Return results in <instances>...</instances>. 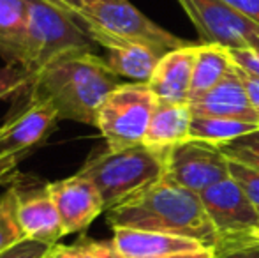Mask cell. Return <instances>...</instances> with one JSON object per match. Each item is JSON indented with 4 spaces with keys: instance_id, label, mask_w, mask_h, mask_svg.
Wrapping results in <instances>:
<instances>
[{
    "instance_id": "obj_18",
    "label": "cell",
    "mask_w": 259,
    "mask_h": 258,
    "mask_svg": "<svg viewBox=\"0 0 259 258\" xmlns=\"http://www.w3.org/2000/svg\"><path fill=\"white\" fill-rule=\"evenodd\" d=\"M235 69V62L228 48L219 45H198L194 60V71H192L191 92H189V103L205 96L210 89H213L219 82L226 78Z\"/></svg>"
},
{
    "instance_id": "obj_3",
    "label": "cell",
    "mask_w": 259,
    "mask_h": 258,
    "mask_svg": "<svg viewBox=\"0 0 259 258\" xmlns=\"http://www.w3.org/2000/svg\"><path fill=\"white\" fill-rule=\"evenodd\" d=\"M166 152L141 143L123 151H104L79 168L103 196L109 210L166 175ZM104 210V212H106Z\"/></svg>"
},
{
    "instance_id": "obj_9",
    "label": "cell",
    "mask_w": 259,
    "mask_h": 258,
    "mask_svg": "<svg viewBox=\"0 0 259 258\" xmlns=\"http://www.w3.org/2000/svg\"><path fill=\"white\" fill-rule=\"evenodd\" d=\"M166 179L201 195L229 177V159L221 147L206 141L187 140L166 152Z\"/></svg>"
},
{
    "instance_id": "obj_20",
    "label": "cell",
    "mask_w": 259,
    "mask_h": 258,
    "mask_svg": "<svg viewBox=\"0 0 259 258\" xmlns=\"http://www.w3.org/2000/svg\"><path fill=\"white\" fill-rule=\"evenodd\" d=\"M259 129L256 122L238 121V119H226V117H205V115H194L191 122V133L189 140L206 141V143L222 145L243 136V134L254 133Z\"/></svg>"
},
{
    "instance_id": "obj_10",
    "label": "cell",
    "mask_w": 259,
    "mask_h": 258,
    "mask_svg": "<svg viewBox=\"0 0 259 258\" xmlns=\"http://www.w3.org/2000/svg\"><path fill=\"white\" fill-rule=\"evenodd\" d=\"M199 196L211 225L221 235L219 248L245 235L259 225L257 210L254 209L242 188L231 179V175L208 188Z\"/></svg>"
},
{
    "instance_id": "obj_24",
    "label": "cell",
    "mask_w": 259,
    "mask_h": 258,
    "mask_svg": "<svg viewBox=\"0 0 259 258\" xmlns=\"http://www.w3.org/2000/svg\"><path fill=\"white\" fill-rule=\"evenodd\" d=\"M32 82V76L23 67L14 64H6L0 67V101L13 97L27 89Z\"/></svg>"
},
{
    "instance_id": "obj_19",
    "label": "cell",
    "mask_w": 259,
    "mask_h": 258,
    "mask_svg": "<svg viewBox=\"0 0 259 258\" xmlns=\"http://www.w3.org/2000/svg\"><path fill=\"white\" fill-rule=\"evenodd\" d=\"M27 43V0H0V55L23 65Z\"/></svg>"
},
{
    "instance_id": "obj_36",
    "label": "cell",
    "mask_w": 259,
    "mask_h": 258,
    "mask_svg": "<svg viewBox=\"0 0 259 258\" xmlns=\"http://www.w3.org/2000/svg\"><path fill=\"white\" fill-rule=\"evenodd\" d=\"M50 258H52V255H50Z\"/></svg>"
},
{
    "instance_id": "obj_16",
    "label": "cell",
    "mask_w": 259,
    "mask_h": 258,
    "mask_svg": "<svg viewBox=\"0 0 259 258\" xmlns=\"http://www.w3.org/2000/svg\"><path fill=\"white\" fill-rule=\"evenodd\" d=\"M96 45L106 50L104 60L116 76L138 83H148L159 60L162 59L155 50L138 43L103 38Z\"/></svg>"
},
{
    "instance_id": "obj_33",
    "label": "cell",
    "mask_w": 259,
    "mask_h": 258,
    "mask_svg": "<svg viewBox=\"0 0 259 258\" xmlns=\"http://www.w3.org/2000/svg\"><path fill=\"white\" fill-rule=\"evenodd\" d=\"M53 6L60 7L62 11H65L67 14H71L72 18L78 16L81 11H85L94 0H48Z\"/></svg>"
},
{
    "instance_id": "obj_26",
    "label": "cell",
    "mask_w": 259,
    "mask_h": 258,
    "mask_svg": "<svg viewBox=\"0 0 259 258\" xmlns=\"http://www.w3.org/2000/svg\"><path fill=\"white\" fill-rule=\"evenodd\" d=\"M252 249H257L259 251V225L256 228H252L250 232H247L245 235H242V237L222 244L221 248L217 249V255L219 258H226L229 255H235V253L252 251Z\"/></svg>"
},
{
    "instance_id": "obj_21",
    "label": "cell",
    "mask_w": 259,
    "mask_h": 258,
    "mask_svg": "<svg viewBox=\"0 0 259 258\" xmlns=\"http://www.w3.org/2000/svg\"><path fill=\"white\" fill-rule=\"evenodd\" d=\"M18 202H20V186H9L0 195V253L25 241L18 221Z\"/></svg>"
},
{
    "instance_id": "obj_11",
    "label": "cell",
    "mask_w": 259,
    "mask_h": 258,
    "mask_svg": "<svg viewBox=\"0 0 259 258\" xmlns=\"http://www.w3.org/2000/svg\"><path fill=\"white\" fill-rule=\"evenodd\" d=\"M46 190L57 205L65 235L85 232L106 210L99 190L79 173L46 184Z\"/></svg>"
},
{
    "instance_id": "obj_34",
    "label": "cell",
    "mask_w": 259,
    "mask_h": 258,
    "mask_svg": "<svg viewBox=\"0 0 259 258\" xmlns=\"http://www.w3.org/2000/svg\"><path fill=\"white\" fill-rule=\"evenodd\" d=\"M155 258H219V255L213 248H201V249H194V251L171 253V255L155 256Z\"/></svg>"
},
{
    "instance_id": "obj_1",
    "label": "cell",
    "mask_w": 259,
    "mask_h": 258,
    "mask_svg": "<svg viewBox=\"0 0 259 258\" xmlns=\"http://www.w3.org/2000/svg\"><path fill=\"white\" fill-rule=\"evenodd\" d=\"M106 221L111 228H133L196 239L213 249L221 244V235L208 217L201 196L166 177L106 210Z\"/></svg>"
},
{
    "instance_id": "obj_15",
    "label": "cell",
    "mask_w": 259,
    "mask_h": 258,
    "mask_svg": "<svg viewBox=\"0 0 259 258\" xmlns=\"http://www.w3.org/2000/svg\"><path fill=\"white\" fill-rule=\"evenodd\" d=\"M113 244L127 258H155L206 248L196 239L133 228H113Z\"/></svg>"
},
{
    "instance_id": "obj_7",
    "label": "cell",
    "mask_w": 259,
    "mask_h": 258,
    "mask_svg": "<svg viewBox=\"0 0 259 258\" xmlns=\"http://www.w3.org/2000/svg\"><path fill=\"white\" fill-rule=\"evenodd\" d=\"M192 21L201 45L228 50L259 48V25L240 14L224 0H177Z\"/></svg>"
},
{
    "instance_id": "obj_31",
    "label": "cell",
    "mask_w": 259,
    "mask_h": 258,
    "mask_svg": "<svg viewBox=\"0 0 259 258\" xmlns=\"http://www.w3.org/2000/svg\"><path fill=\"white\" fill-rule=\"evenodd\" d=\"M87 244H89L90 251L96 258H127L123 253L118 251V248L113 244V241H90L89 239Z\"/></svg>"
},
{
    "instance_id": "obj_17",
    "label": "cell",
    "mask_w": 259,
    "mask_h": 258,
    "mask_svg": "<svg viewBox=\"0 0 259 258\" xmlns=\"http://www.w3.org/2000/svg\"><path fill=\"white\" fill-rule=\"evenodd\" d=\"M192 117L194 114L189 103L157 101L143 143L157 151H169L175 145L184 143L189 140Z\"/></svg>"
},
{
    "instance_id": "obj_12",
    "label": "cell",
    "mask_w": 259,
    "mask_h": 258,
    "mask_svg": "<svg viewBox=\"0 0 259 258\" xmlns=\"http://www.w3.org/2000/svg\"><path fill=\"white\" fill-rule=\"evenodd\" d=\"M198 45H187L166 53L157 64L148 87L164 103H189Z\"/></svg>"
},
{
    "instance_id": "obj_4",
    "label": "cell",
    "mask_w": 259,
    "mask_h": 258,
    "mask_svg": "<svg viewBox=\"0 0 259 258\" xmlns=\"http://www.w3.org/2000/svg\"><path fill=\"white\" fill-rule=\"evenodd\" d=\"M94 39L71 14L48 0H27V43L21 67L34 78L55 60L96 53Z\"/></svg>"
},
{
    "instance_id": "obj_25",
    "label": "cell",
    "mask_w": 259,
    "mask_h": 258,
    "mask_svg": "<svg viewBox=\"0 0 259 258\" xmlns=\"http://www.w3.org/2000/svg\"><path fill=\"white\" fill-rule=\"evenodd\" d=\"M52 249L53 246L25 239V241L18 242L16 246L0 253V258H50Z\"/></svg>"
},
{
    "instance_id": "obj_28",
    "label": "cell",
    "mask_w": 259,
    "mask_h": 258,
    "mask_svg": "<svg viewBox=\"0 0 259 258\" xmlns=\"http://www.w3.org/2000/svg\"><path fill=\"white\" fill-rule=\"evenodd\" d=\"M52 258H96L90 251L87 241H79L78 244L72 246H62L55 244L52 249Z\"/></svg>"
},
{
    "instance_id": "obj_30",
    "label": "cell",
    "mask_w": 259,
    "mask_h": 258,
    "mask_svg": "<svg viewBox=\"0 0 259 258\" xmlns=\"http://www.w3.org/2000/svg\"><path fill=\"white\" fill-rule=\"evenodd\" d=\"M238 71L240 78H242L243 85H245V90H247V96H249V101H250V106H252L254 114L257 115L259 119V78L254 75H249L247 71L243 69L236 67Z\"/></svg>"
},
{
    "instance_id": "obj_13",
    "label": "cell",
    "mask_w": 259,
    "mask_h": 258,
    "mask_svg": "<svg viewBox=\"0 0 259 258\" xmlns=\"http://www.w3.org/2000/svg\"><path fill=\"white\" fill-rule=\"evenodd\" d=\"M18 221L25 239L28 241L55 246L65 235L60 214L46 186L28 193H21L20 190Z\"/></svg>"
},
{
    "instance_id": "obj_27",
    "label": "cell",
    "mask_w": 259,
    "mask_h": 258,
    "mask_svg": "<svg viewBox=\"0 0 259 258\" xmlns=\"http://www.w3.org/2000/svg\"><path fill=\"white\" fill-rule=\"evenodd\" d=\"M231 59L236 67L243 69L249 75H254L259 78V48H240L229 50Z\"/></svg>"
},
{
    "instance_id": "obj_2",
    "label": "cell",
    "mask_w": 259,
    "mask_h": 258,
    "mask_svg": "<svg viewBox=\"0 0 259 258\" xmlns=\"http://www.w3.org/2000/svg\"><path fill=\"white\" fill-rule=\"evenodd\" d=\"M120 76L104 57L78 53L55 60L32 78L30 87L57 110L60 121L97 126L106 97L120 85Z\"/></svg>"
},
{
    "instance_id": "obj_22",
    "label": "cell",
    "mask_w": 259,
    "mask_h": 258,
    "mask_svg": "<svg viewBox=\"0 0 259 258\" xmlns=\"http://www.w3.org/2000/svg\"><path fill=\"white\" fill-rule=\"evenodd\" d=\"M221 151L226 158L259 170V129L222 145Z\"/></svg>"
},
{
    "instance_id": "obj_6",
    "label": "cell",
    "mask_w": 259,
    "mask_h": 258,
    "mask_svg": "<svg viewBox=\"0 0 259 258\" xmlns=\"http://www.w3.org/2000/svg\"><path fill=\"white\" fill-rule=\"evenodd\" d=\"M157 97L148 83H120L101 106L97 126L109 151H123L145 141Z\"/></svg>"
},
{
    "instance_id": "obj_14",
    "label": "cell",
    "mask_w": 259,
    "mask_h": 258,
    "mask_svg": "<svg viewBox=\"0 0 259 258\" xmlns=\"http://www.w3.org/2000/svg\"><path fill=\"white\" fill-rule=\"evenodd\" d=\"M189 104H191V110L194 115L238 119V121L259 124V119L250 106L245 85L236 71V65L233 72H229L222 82H219L213 89L208 90L205 96Z\"/></svg>"
},
{
    "instance_id": "obj_5",
    "label": "cell",
    "mask_w": 259,
    "mask_h": 258,
    "mask_svg": "<svg viewBox=\"0 0 259 258\" xmlns=\"http://www.w3.org/2000/svg\"><path fill=\"white\" fill-rule=\"evenodd\" d=\"M76 20L85 27L94 43L103 38L138 43L155 50L162 57L173 50L191 45L154 23L129 0H94L76 16Z\"/></svg>"
},
{
    "instance_id": "obj_29",
    "label": "cell",
    "mask_w": 259,
    "mask_h": 258,
    "mask_svg": "<svg viewBox=\"0 0 259 258\" xmlns=\"http://www.w3.org/2000/svg\"><path fill=\"white\" fill-rule=\"evenodd\" d=\"M23 158H6L0 159V186H16V180L20 179V166Z\"/></svg>"
},
{
    "instance_id": "obj_32",
    "label": "cell",
    "mask_w": 259,
    "mask_h": 258,
    "mask_svg": "<svg viewBox=\"0 0 259 258\" xmlns=\"http://www.w3.org/2000/svg\"><path fill=\"white\" fill-rule=\"evenodd\" d=\"M224 2L259 25V0H224Z\"/></svg>"
},
{
    "instance_id": "obj_8",
    "label": "cell",
    "mask_w": 259,
    "mask_h": 258,
    "mask_svg": "<svg viewBox=\"0 0 259 258\" xmlns=\"http://www.w3.org/2000/svg\"><path fill=\"white\" fill-rule=\"evenodd\" d=\"M25 99L9 112L0 126V159L27 158L32 149L46 140L58 119L57 110L30 85L23 90Z\"/></svg>"
},
{
    "instance_id": "obj_35",
    "label": "cell",
    "mask_w": 259,
    "mask_h": 258,
    "mask_svg": "<svg viewBox=\"0 0 259 258\" xmlns=\"http://www.w3.org/2000/svg\"><path fill=\"white\" fill-rule=\"evenodd\" d=\"M226 258H259V251L257 249H252V251H242V253H235V255H229Z\"/></svg>"
},
{
    "instance_id": "obj_23",
    "label": "cell",
    "mask_w": 259,
    "mask_h": 258,
    "mask_svg": "<svg viewBox=\"0 0 259 258\" xmlns=\"http://www.w3.org/2000/svg\"><path fill=\"white\" fill-rule=\"evenodd\" d=\"M229 175L242 188V191L259 214V170L235 161V159H229Z\"/></svg>"
}]
</instances>
